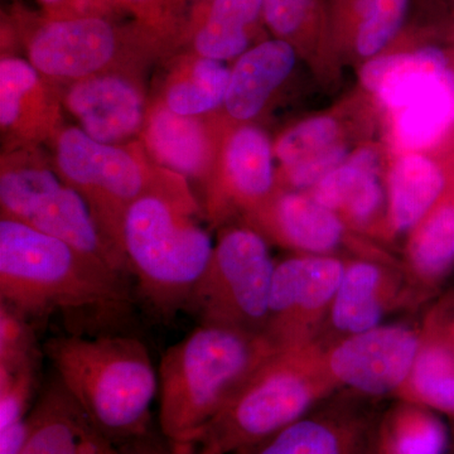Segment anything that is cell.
Returning <instances> with one entry per match:
<instances>
[{
  "mask_svg": "<svg viewBox=\"0 0 454 454\" xmlns=\"http://www.w3.org/2000/svg\"><path fill=\"white\" fill-rule=\"evenodd\" d=\"M43 354L57 381L107 441L145 434L160 390L145 343L125 333L51 337Z\"/></svg>",
  "mask_w": 454,
  "mask_h": 454,
  "instance_id": "3",
  "label": "cell"
},
{
  "mask_svg": "<svg viewBox=\"0 0 454 454\" xmlns=\"http://www.w3.org/2000/svg\"><path fill=\"white\" fill-rule=\"evenodd\" d=\"M121 7L139 23L166 35L178 44L184 22L178 16L176 0H118Z\"/></svg>",
  "mask_w": 454,
  "mask_h": 454,
  "instance_id": "32",
  "label": "cell"
},
{
  "mask_svg": "<svg viewBox=\"0 0 454 454\" xmlns=\"http://www.w3.org/2000/svg\"><path fill=\"white\" fill-rule=\"evenodd\" d=\"M59 90L28 59H0V129L3 152L40 148L65 127Z\"/></svg>",
  "mask_w": 454,
  "mask_h": 454,
  "instance_id": "11",
  "label": "cell"
},
{
  "mask_svg": "<svg viewBox=\"0 0 454 454\" xmlns=\"http://www.w3.org/2000/svg\"><path fill=\"white\" fill-rule=\"evenodd\" d=\"M346 157V149L342 145H331L325 151L319 152L301 163L295 164L292 168L286 169L289 181L293 186L298 188L309 187L310 184H319L330 175L333 170L340 167Z\"/></svg>",
  "mask_w": 454,
  "mask_h": 454,
  "instance_id": "33",
  "label": "cell"
},
{
  "mask_svg": "<svg viewBox=\"0 0 454 454\" xmlns=\"http://www.w3.org/2000/svg\"><path fill=\"white\" fill-rule=\"evenodd\" d=\"M372 430L349 414L304 417L239 454H372Z\"/></svg>",
  "mask_w": 454,
  "mask_h": 454,
  "instance_id": "16",
  "label": "cell"
},
{
  "mask_svg": "<svg viewBox=\"0 0 454 454\" xmlns=\"http://www.w3.org/2000/svg\"><path fill=\"white\" fill-rule=\"evenodd\" d=\"M0 172L2 219L20 221L101 264L127 273L98 229L83 197L67 186L41 152L5 158Z\"/></svg>",
  "mask_w": 454,
  "mask_h": 454,
  "instance_id": "7",
  "label": "cell"
},
{
  "mask_svg": "<svg viewBox=\"0 0 454 454\" xmlns=\"http://www.w3.org/2000/svg\"><path fill=\"white\" fill-rule=\"evenodd\" d=\"M309 0H262V16L278 35H292L300 28Z\"/></svg>",
  "mask_w": 454,
  "mask_h": 454,
  "instance_id": "35",
  "label": "cell"
},
{
  "mask_svg": "<svg viewBox=\"0 0 454 454\" xmlns=\"http://www.w3.org/2000/svg\"><path fill=\"white\" fill-rule=\"evenodd\" d=\"M273 220L289 244L309 252H328L339 244L342 235V225L333 210L297 193L278 200Z\"/></svg>",
  "mask_w": 454,
  "mask_h": 454,
  "instance_id": "25",
  "label": "cell"
},
{
  "mask_svg": "<svg viewBox=\"0 0 454 454\" xmlns=\"http://www.w3.org/2000/svg\"><path fill=\"white\" fill-rule=\"evenodd\" d=\"M372 454H389L384 452V450H380L378 446H376V439H375V447H373Z\"/></svg>",
  "mask_w": 454,
  "mask_h": 454,
  "instance_id": "37",
  "label": "cell"
},
{
  "mask_svg": "<svg viewBox=\"0 0 454 454\" xmlns=\"http://www.w3.org/2000/svg\"><path fill=\"white\" fill-rule=\"evenodd\" d=\"M124 276L26 223L0 220V301L32 322L59 317L67 333H124L134 304Z\"/></svg>",
  "mask_w": 454,
  "mask_h": 454,
  "instance_id": "1",
  "label": "cell"
},
{
  "mask_svg": "<svg viewBox=\"0 0 454 454\" xmlns=\"http://www.w3.org/2000/svg\"><path fill=\"white\" fill-rule=\"evenodd\" d=\"M345 270L331 258H295L278 265L269 298L271 336L282 339L298 310L319 309L333 301Z\"/></svg>",
  "mask_w": 454,
  "mask_h": 454,
  "instance_id": "14",
  "label": "cell"
},
{
  "mask_svg": "<svg viewBox=\"0 0 454 454\" xmlns=\"http://www.w3.org/2000/svg\"><path fill=\"white\" fill-rule=\"evenodd\" d=\"M56 88L65 112L90 138L114 145L139 140L151 106L140 71L95 74Z\"/></svg>",
  "mask_w": 454,
  "mask_h": 454,
  "instance_id": "10",
  "label": "cell"
},
{
  "mask_svg": "<svg viewBox=\"0 0 454 454\" xmlns=\"http://www.w3.org/2000/svg\"><path fill=\"white\" fill-rule=\"evenodd\" d=\"M448 68L441 50H419L404 55L384 56L367 62L361 80L367 89L378 94L381 103L397 112L418 90Z\"/></svg>",
  "mask_w": 454,
  "mask_h": 454,
  "instance_id": "20",
  "label": "cell"
},
{
  "mask_svg": "<svg viewBox=\"0 0 454 454\" xmlns=\"http://www.w3.org/2000/svg\"><path fill=\"white\" fill-rule=\"evenodd\" d=\"M294 64V50L286 41H265L247 50L230 73L223 104L226 113L235 121L255 118Z\"/></svg>",
  "mask_w": 454,
  "mask_h": 454,
  "instance_id": "17",
  "label": "cell"
},
{
  "mask_svg": "<svg viewBox=\"0 0 454 454\" xmlns=\"http://www.w3.org/2000/svg\"><path fill=\"white\" fill-rule=\"evenodd\" d=\"M380 283V271L367 262L345 270L333 301V321L339 330L357 334L378 327L382 315Z\"/></svg>",
  "mask_w": 454,
  "mask_h": 454,
  "instance_id": "26",
  "label": "cell"
},
{
  "mask_svg": "<svg viewBox=\"0 0 454 454\" xmlns=\"http://www.w3.org/2000/svg\"><path fill=\"white\" fill-rule=\"evenodd\" d=\"M400 145L422 149L438 142L454 122V74L448 68L395 112Z\"/></svg>",
  "mask_w": 454,
  "mask_h": 454,
  "instance_id": "21",
  "label": "cell"
},
{
  "mask_svg": "<svg viewBox=\"0 0 454 454\" xmlns=\"http://www.w3.org/2000/svg\"><path fill=\"white\" fill-rule=\"evenodd\" d=\"M336 122L330 118H317L301 122L280 138L276 154L286 169L333 145Z\"/></svg>",
  "mask_w": 454,
  "mask_h": 454,
  "instance_id": "31",
  "label": "cell"
},
{
  "mask_svg": "<svg viewBox=\"0 0 454 454\" xmlns=\"http://www.w3.org/2000/svg\"><path fill=\"white\" fill-rule=\"evenodd\" d=\"M176 2H177V3H178V4H181V3H184V0H176ZM197 2H199V0H197Z\"/></svg>",
  "mask_w": 454,
  "mask_h": 454,
  "instance_id": "38",
  "label": "cell"
},
{
  "mask_svg": "<svg viewBox=\"0 0 454 454\" xmlns=\"http://www.w3.org/2000/svg\"><path fill=\"white\" fill-rule=\"evenodd\" d=\"M378 157L369 149L357 152L348 163L325 176L315 191V200L325 207H346L358 223L369 220L381 202Z\"/></svg>",
  "mask_w": 454,
  "mask_h": 454,
  "instance_id": "23",
  "label": "cell"
},
{
  "mask_svg": "<svg viewBox=\"0 0 454 454\" xmlns=\"http://www.w3.org/2000/svg\"><path fill=\"white\" fill-rule=\"evenodd\" d=\"M43 14L52 18L116 17L124 11L118 0H37Z\"/></svg>",
  "mask_w": 454,
  "mask_h": 454,
  "instance_id": "34",
  "label": "cell"
},
{
  "mask_svg": "<svg viewBox=\"0 0 454 454\" xmlns=\"http://www.w3.org/2000/svg\"><path fill=\"white\" fill-rule=\"evenodd\" d=\"M139 142L149 160L160 168L187 181L205 182L210 177L216 149L207 115H179L154 98Z\"/></svg>",
  "mask_w": 454,
  "mask_h": 454,
  "instance_id": "13",
  "label": "cell"
},
{
  "mask_svg": "<svg viewBox=\"0 0 454 454\" xmlns=\"http://www.w3.org/2000/svg\"><path fill=\"white\" fill-rule=\"evenodd\" d=\"M51 145L59 177L83 197L107 245L127 268L121 244L125 212L162 181L166 169L149 160L139 140L106 145L79 127L65 125Z\"/></svg>",
  "mask_w": 454,
  "mask_h": 454,
  "instance_id": "6",
  "label": "cell"
},
{
  "mask_svg": "<svg viewBox=\"0 0 454 454\" xmlns=\"http://www.w3.org/2000/svg\"><path fill=\"white\" fill-rule=\"evenodd\" d=\"M274 349L193 442L197 454L241 453L306 417L316 391Z\"/></svg>",
  "mask_w": 454,
  "mask_h": 454,
  "instance_id": "8",
  "label": "cell"
},
{
  "mask_svg": "<svg viewBox=\"0 0 454 454\" xmlns=\"http://www.w3.org/2000/svg\"><path fill=\"white\" fill-rule=\"evenodd\" d=\"M192 454H197V452H196V447H195V450H193Z\"/></svg>",
  "mask_w": 454,
  "mask_h": 454,
  "instance_id": "39",
  "label": "cell"
},
{
  "mask_svg": "<svg viewBox=\"0 0 454 454\" xmlns=\"http://www.w3.org/2000/svg\"><path fill=\"white\" fill-rule=\"evenodd\" d=\"M411 259L418 273L439 279L454 267V203L435 211L415 236Z\"/></svg>",
  "mask_w": 454,
  "mask_h": 454,
  "instance_id": "29",
  "label": "cell"
},
{
  "mask_svg": "<svg viewBox=\"0 0 454 454\" xmlns=\"http://www.w3.org/2000/svg\"><path fill=\"white\" fill-rule=\"evenodd\" d=\"M408 0H360L361 22L357 32V51L372 56L384 49L399 31Z\"/></svg>",
  "mask_w": 454,
  "mask_h": 454,
  "instance_id": "30",
  "label": "cell"
},
{
  "mask_svg": "<svg viewBox=\"0 0 454 454\" xmlns=\"http://www.w3.org/2000/svg\"><path fill=\"white\" fill-rule=\"evenodd\" d=\"M274 267L264 239L249 229L221 235L188 310L201 324L259 333L269 317Z\"/></svg>",
  "mask_w": 454,
  "mask_h": 454,
  "instance_id": "9",
  "label": "cell"
},
{
  "mask_svg": "<svg viewBox=\"0 0 454 454\" xmlns=\"http://www.w3.org/2000/svg\"><path fill=\"white\" fill-rule=\"evenodd\" d=\"M411 379L420 402L454 417V349L450 346L434 343L419 351Z\"/></svg>",
  "mask_w": 454,
  "mask_h": 454,
  "instance_id": "28",
  "label": "cell"
},
{
  "mask_svg": "<svg viewBox=\"0 0 454 454\" xmlns=\"http://www.w3.org/2000/svg\"><path fill=\"white\" fill-rule=\"evenodd\" d=\"M376 446L389 454H446L448 434L438 418L404 411L387 423Z\"/></svg>",
  "mask_w": 454,
  "mask_h": 454,
  "instance_id": "27",
  "label": "cell"
},
{
  "mask_svg": "<svg viewBox=\"0 0 454 454\" xmlns=\"http://www.w3.org/2000/svg\"><path fill=\"white\" fill-rule=\"evenodd\" d=\"M27 59L51 83L66 85L113 71H140L168 55L175 41L138 20L115 17L23 18Z\"/></svg>",
  "mask_w": 454,
  "mask_h": 454,
  "instance_id": "5",
  "label": "cell"
},
{
  "mask_svg": "<svg viewBox=\"0 0 454 454\" xmlns=\"http://www.w3.org/2000/svg\"><path fill=\"white\" fill-rule=\"evenodd\" d=\"M223 179L239 200L255 201L273 186V157L262 130L241 127L227 139L223 153Z\"/></svg>",
  "mask_w": 454,
  "mask_h": 454,
  "instance_id": "22",
  "label": "cell"
},
{
  "mask_svg": "<svg viewBox=\"0 0 454 454\" xmlns=\"http://www.w3.org/2000/svg\"><path fill=\"white\" fill-rule=\"evenodd\" d=\"M199 214L187 179L169 170L125 212L121 244L128 271L139 297L160 318L188 309L210 262L214 245Z\"/></svg>",
  "mask_w": 454,
  "mask_h": 454,
  "instance_id": "2",
  "label": "cell"
},
{
  "mask_svg": "<svg viewBox=\"0 0 454 454\" xmlns=\"http://www.w3.org/2000/svg\"><path fill=\"white\" fill-rule=\"evenodd\" d=\"M230 73L223 62L187 51L170 62L155 100L179 115H210L225 104Z\"/></svg>",
  "mask_w": 454,
  "mask_h": 454,
  "instance_id": "18",
  "label": "cell"
},
{
  "mask_svg": "<svg viewBox=\"0 0 454 454\" xmlns=\"http://www.w3.org/2000/svg\"><path fill=\"white\" fill-rule=\"evenodd\" d=\"M262 13V0H200L184 22L181 40L188 51L226 61L249 47L247 28Z\"/></svg>",
  "mask_w": 454,
  "mask_h": 454,
  "instance_id": "15",
  "label": "cell"
},
{
  "mask_svg": "<svg viewBox=\"0 0 454 454\" xmlns=\"http://www.w3.org/2000/svg\"><path fill=\"white\" fill-rule=\"evenodd\" d=\"M419 354L417 334L397 325L375 327L352 334L334 348L331 372L361 393L382 395L399 387Z\"/></svg>",
  "mask_w": 454,
  "mask_h": 454,
  "instance_id": "12",
  "label": "cell"
},
{
  "mask_svg": "<svg viewBox=\"0 0 454 454\" xmlns=\"http://www.w3.org/2000/svg\"><path fill=\"white\" fill-rule=\"evenodd\" d=\"M441 168L419 154L406 155L394 167L390 177L391 217L399 231L423 219L444 190Z\"/></svg>",
  "mask_w": 454,
  "mask_h": 454,
  "instance_id": "24",
  "label": "cell"
},
{
  "mask_svg": "<svg viewBox=\"0 0 454 454\" xmlns=\"http://www.w3.org/2000/svg\"><path fill=\"white\" fill-rule=\"evenodd\" d=\"M31 432L20 454H86L91 424L57 381L32 414Z\"/></svg>",
  "mask_w": 454,
  "mask_h": 454,
  "instance_id": "19",
  "label": "cell"
},
{
  "mask_svg": "<svg viewBox=\"0 0 454 454\" xmlns=\"http://www.w3.org/2000/svg\"><path fill=\"white\" fill-rule=\"evenodd\" d=\"M260 333L197 325L158 366L160 430L170 443H193L276 349Z\"/></svg>",
  "mask_w": 454,
  "mask_h": 454,
  "instance_id": "4",
  "label": "cell"
},
{
  "mask_svg": "<svg viewBox=\"0 0 454 454\" xmlns=\"http://www.w3.org/2000/svg\"><path fill=\"white\" fill-rule=\"evenodd\" d=\"M31 432L29 418L0 429V454H20Z\"/></svg>",
  "mask_w": 454,
  "mask_h": 454,
  "instance_id": "36",
  "label": "cell"
}]
</instances>
